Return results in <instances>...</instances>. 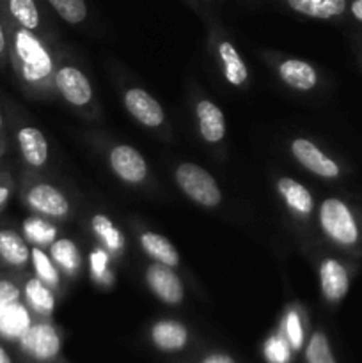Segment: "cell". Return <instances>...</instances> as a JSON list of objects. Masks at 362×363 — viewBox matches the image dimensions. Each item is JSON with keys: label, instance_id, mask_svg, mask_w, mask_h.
<instances>
[{"label": "cell", "instance_id": "8992f818", "mask_svg": "<svg viewBox=\"0 0 362 363\" xmlns=\"http://www.w3.org/2000/svg\"><path fill=\"white\" fill-rule=\"evenodd\" d=\"M146 282H148L153 294H156V298H160L163 303L177 305L183 301V282L169 266L160 264V262L149 266L146 269Z\"/></svg>", "mask_w": 362, "mask_h": 363}, {"label": "cell", "instance_id": "8d00e7d4", "mask_svg": "<svg viewBox=\"0 0 362 363\" xmlns=\"http://www.w3.org/2000/svg\"><path fill=\"white\" fill-rule=\"evenodd\" d=\"M7 199H9V190L6 186H0V206L6 204Z\"/></svg>", "mask_w": 362, "mask_h": 363}, {"label": "cell", "instance_id": "f35d334b", "mask_svg": "<svg viewBox=\"0 0 362 363\" xmlns=\"http://www.w3.org/2000/svg\"><path fill=\"white\" fill-rule=\"evenodd\" d=\"M358 55H361V62H362V41H361V48H358Z\"/></svg>", "mask_w": 362, "mask_h": 363}, {"label": "cell", "instance_id": "7a4b0ae2", "mask_svg": "<svg viewBox=\"0 0 362 363\" xmlns=\"http://www.w3.org/2000/svg\"><path fill=\"white\" fill-rule=\"evenodd\" d=\"M14 53H16L20 73L31 84H38L52 73V59L43 43L27 28H14Z\"/></svg>", "mask_w": 362, "mask_h": 363}, {"label": "cell", "instance_id": "ba28073f", "mask_svg": "<svg viewBox=\"0 0 362 363\" xmlns=\"http://www.w3.org/2000/svg\"><path fill=\"white\" fill-rule=\"evenodd\" d=\"M21 350L27 354L34 357L35 360H50L57 357L60 351V339L53 326L45 325H31L27 332L20 337Z\"/></svg>", "mask_w": 362, "mask_h": 363}, {"label": "cell", "instance_id": "836d02e7", "mask_svg": "<svg viewBox=\"0 0 362 363\" xmlns=\"http://www.w3.org/2000/svg\"><path fill=\"white\" fill-rule=\"evenodd\" d=\"M346 16H350L355 23L362 25V0H348Z\"/></svg>", "mask_w": 362, "mask_h": 363}, {"label": "cell", "instance_id": "5b68a950", "mask_svg": "<svg viewBox=\"0 0 362 363\" xmlns=\"http://www.w3.org/2000/svg\"><path fill=\"white\" fill-rule=\"evenodd\" d=\"M291 152L305 170L322 177V179H339L343 176L341 163L327 155L323 149H319L309 138H295L291 142Z\"/></svg>", "mask_w": 362, "mask_h": 363}, {"label": "cell", "instance_id": "44dd1931", "mask_svg": "<svg viewBox=\"0 0 362 363\" xmlns=\"http://www.w3.org/2000/svg\"><path fill=\"white\" fill-rule=\"evenodd\" d=\"M0 257L7 264L21 268L28 262L31 250L20 234L11 229H2L0 230Z\"/></svg>", "mask_w": 362, "mask_h": 363}, {"label": "cell", "instance_id": "4dcf8cb0", "mask_svg": "<svg viewBox=\"0 0 362 363\" xmlns=\"http://www.w3.org/2000/svg\"><path fill=\"white\" fill-rule=\"evenodd\" d=\"M286 333L291 347L300 350L302 344H304V330H302L300 318H298V314L295 311H291L286 318Z\"/></svg>", "mask_w": 362, "mask_h": 363}, {"label": "cell", "instance_id": "e0dca14e", "mask_svg": "<svg viewBox=\"0 0 362 363\" xmlns=\"http://www.w3.org/2000/svg\"><path fill=\"white\" fill-rule=\"evenodd\" d=\"M219 57L224 67V77L233 87H240L248 80V69L241 59L240 52L227 39L219 43Z\"/></svg>", "mask_w": 362, "mask_h": 363}, {"label": "cell", "instance_id": "d4e9b609", "mask_svg": "<svg viewBox=\"0 0 362 363\" xmlns=\"http://www.w3.org/2000/svg\"><path fill=\"white\" fill-rule=\"evenodd\" d=\"M46 2L55 11L57 16L70 25L84 23L89 14L85 0H46Z\"/></svg>", "mask_w": 362, "mask_h": 363}, {"label": "cell", "instance_id": "277c9868", "mask_svg": "<svg viewBox=\"0 0 362 363\" xmlns=\"http://www.w3.org/2000/svg\"><path fill=\"white\" fill-rule=\"evenodd\" d=\"M353 262L325 257L319 262V291L329 303L337 305L346 298L353 277Z\"/></svg>", "mask_w": 362, "mask_h": 363}, {"label": "cell", "instance_id": "d6986e66", "mask_svg": "<svg viewBox=\"0 0 362 363\" xmlns=\"http://www.w3.org/2000/svg\"><path fill=\"white\" fill-rule=\"evenodd\" d=\"M28 326H31V318L27 308L18 301L0 311V335L4 339H20Z\"/></svg>", "mask_w": 362, "mask_h": 363}, {"label": "cell", "instance_id": "ffe728a7", "mask_svg": "<svg viewBox=\"0 0 362 363\" xmlns=\"http://www.w3.org/2000/svg\"><path fill=\"white\" fill-rule=\"evenodd\" d=\"M153 342L162 351L183 350L188 340L187 328L176 321H160L151 330Z\"/></svg>", "mask_w": 362, "mask_h": 363}, {"label": "cell", "instance_id": "7c38bea8", "mask_svg": "<svg viewBox=\"0 0 362 363\" xmlns=\"http://www.w3.org/2000/svg\"><path fill=\"white\" fill-rule=\"evenodd\" d=\"M199 121V133L208 144H219L226 137V117L224 112L209 99H201L195 106Z\"/></svg>", "mask_w": 362, "mask_h": 363}, {"label": "cell", "instance_id": "cb8c5ba5", "mask_svg": "<svg viewBox=\"0 0 362 363\" xmlns=\"http://www.w3.org/2000/svg\"><path fill=\"white\" fill-rule=\"evenodd\" d=\"M52 259L55 264H59L60 268L66 269L67 273H77L78 268L82 264L80 252H78L77 245L73 243L67 238H60L52 243Z\"/></svg>", "mask_w": 362, "mask_h": 363}, {"label": "cell", "instance_id": "52a82bcc", "mask_svg": "<svg viewBox=\"0 0 362 363\" xmlns=\"http://www.w3.org/2000/svg\"><path fill=\"white\" fill-rule=\"evenodd\" d=\"M109 162L117 177L130 184H138L148 177V163L144 156L131 145H116L112 147Z\"/></svg>", "mask_w": 362, "mask_h": 363}, {"label": "cell", "instance_id": "4316f807", "mask_svg": "<svg viewBox=\"0 0 362 363\" xmlns=\"http://www.w3.org/2000/svg\"><path fill=\"white\" fill-rule=\"evenodd\" d=\"M31 259H32V266H34L35 275H38L39 280H43L46 286H59V272H57L52 259H50L41 248L39 247L32 248Z\"/></svg>", "mask_w": 362, "mask_h": 363}, {"label": "cell", "instance_id": "2e32d148", "mask_svg": "<svg viewBox=\"0 0 362 363\" xmlns=\"http://www.w3.org/2000/svg\"><path fill=\"white\" fill-rule=\"evenodd\" d=\"M277 191L284 199V202L298 215L309 216L314 211L312 194L298 181L291 179V177H279L277 179Z\"/></svg>", "mask_w": 362, "mask_h": 363}, {"label": "cell", "instance_id": "3957f363", "mask_svg": "<svg viewBox=\"0 0 362 363\" xmlns=\"http://www.w3.org/2000/svg\"><path fill=\"white\" fill-rule=\"evenodd\" d=\"M174 179L180 190L204 208H216L222 202V191L215 177L197 163H181L174 172Z\"/></svg>", "mask_w": 362, "mask_h": 363}, {"label": "cell", "instance_id": "30bf717a", "mask_svg": "<svg viewBox=\"0 0 362 363\" xmlns=\"http://www.w3.org/2000/svg\"><path fill=\"white\" fill-rule=\"evenodd\" d=\"M124 106L135 121L148 128H156L165 121L162 105L144 89L131 87L124 92Z\"/></svg>", "mask_w": 362, "mask_h": 363}, {"label": "cell", "instance_id": "e575fe53", "mask_svg": "<svg viewBox=\"0 0 362 363\" xmlns=\"http://www.w3.org/2000/svg\"><path fill=\"white\" fill-rule=\"evenodd\" d=\"M202 363H234L233 358H229L227 354H209Z\"/></svg>", "mask_w": 362, "mask_h": 363}, {"label": "cell", "instance_id": "603a6c76", "mask_svg": "<svg viewBox=\"0 0 362 363\" xmlns=\"http://www.w3.org/2000/svg\"><path fill=\"white\" fill-rule=\"evenodd\" d=\"M25 298L34 311L41 314H52L55 308V298L43 280L31 279L25 284Z\"/></svg>", "mask_w": 362, "mask_h": 363}, {"label": "cell", "instance_id": "5bb4252c", "mask_svg": "<svg viewBox=\"0 0 362 363\" xmlns=\"http://www.w3.org/2000/svg\"><path fill=\"white\" fill-rule=\"evenodd\" d=\"M287 7L314 20H339L346 16L348 0H286Z\"/></svg>", "mask_w": 362, "mask_h": 363}, {"label": "cell", "instance_id": "f1b7e54d", "mask_svg": "<svg viewBox=\"0 0 362 363\" xmlns=\"http://www.w3.org/2000/svg\"><path fill=\"white\" fill-rule=\"evenodd\" d=\"M23 233L28 240L39 245L53 243L57 236L55 227L41 218H28L27 222L23 223Z\"/></svg>", "mask_w": 362, "mask_h": 363}, {"label": "cell", "instance_id": "9a60e30c", "mask_svg": "<svg viewBox=\"0 0 362 363\" xmlns=\"http://www.w3.org/2000/svg\"><path fill=\"white\" fill-rule=\"evenodd\" d=\"M18 145L25 162L31 167H43L48 160V142L41 130L34 126H23L18 131Z\"/></svg>", "mask_w": 362, "mask_h": 363}, {"label": "cell", "instance_id": "d6a6232c", "mask_svg": "<svg viewBox=\"0 0 362 363\" xmlns=\"http://www.w3.org/2000/svg\"><path fill=\"white\" fill-rule=\"evenodd\" d=\"M106 262H109V257H106L105 252L94 250L91 254V269L92 275L96 279H102V277L106 275Z\"/></svg>", "mask_w": 362, "mask_h": 363}, {"label": "cell", "instance_id": "7402d4cb", "mask_svg": "<svg viewBox=\"0 0 362 363\" xmlns=\"http://www.w3.org/2000/svg\"><path fill=\"white\" fill-rule=\"evenodd\" d=\"M6 7L18 27L31 32H35L41 27V13L35 0H6Z\"/></svg>", "mask_w": 362, "mask_h": 363}, {"label": "cell", "instance_id": "d590c367", "mask_svg": "<svg viewBox=\"0 0 362 363\" xmlns=\"http://www.w3.org/2000/svg\"><path fill=\"white\" fill-rule=\"evenodd\" d=\"M6 48H7V38H6V30H4L2 20H0V55L6 53Z\"/></svg>", "mask_w": 362, "mask_h": 363}, {"label": "cell", "instance_id": "ab89813d", "mask_svg": "<svg viewBox=\"0 0 362 363\" xmlns=\"http://www.w3.org/2000/svg\"><path fill=\"white\" fill-rule=\"evenodd\" d=\"M2 124H4V119H2V113H0V131H2Z\"/></svg>", "mask_w": 362, "mask_h": 363}, {"label": "cell", "instance_id": "f546056e", "mask_svg": "<svg viewBox=\"0 0 362 363\" xmlns=\"http://www.w3.org/2000/svg\"><path fill=\"white\" fill-rule=\"evenodd\" d=\"M265 354L272 363H287L290 362V347L280 337H273L266 342Z\"/></svg>", "mask_w": 362, "mask_h": 363}, {"label": "cell", "instance_id": "4fadbf2b", "mask_svg": "<svg viewBox=\"0 0 362 363\" xmlns=\"http://www.w3.org/2000/svg\"><path fill=\"white\" fill-rule=\"evenodd\" d=\"M279 77L287 87L295 91L309 92L318 85V71L312 64L300 59H287L279 64Z\"/></svg>", "mask_w": 362, "mask_h": 363}, {"label": "cell", "instance_id": "1f68e13d", "mask_svg": "<svg viewBox=\"0 0 362 363\" xmlns=\"http://www.w3.org/2000/svg\"><path fill=\"white\" fill-rule=\"evenodd\" d=\"M20 287L11 280H0V311L20 300Z\"/></svg>", "mask_w": 362, "mask_h": 363}, {"label": "cell", "instance_id": "ac0fdd59", "mask_svg": "<svg viewBox=\"0 0 362 363\" xmlns=\"http://www.w3.org/2000/svg\"><path fill=\"white\" fill-rule=\"evenodd\" d=\"M141 245L153 261L169 266V268L180 266V254H177L176 247L165 236H162V234L142 233Z\"/></svg>", "mask_w": 362, "mask_h": 363}, {"label": "cell", "instance_id": "74e56055", "mask_svg": "<svg viewBox=\"0 0 362 363\" xmlns=\"http://www.w3.org/2000/svg\"><path fill=\"white\" fill-rule=\"evenodd\" d=\"M0 363H11L9 354L6 353V350H4V347H0Z\"/></svg>", "mask_w": 362, "mask_h": 363}, {"label": "cell", "instance_id": "484cf974", "mask_svg": "<svg viewBox=\"0 0 362 363\" xmlns=\"http://www.w3.org/2000/svg\"><path fill=\"white\" fill-rule=\"evenodd\" d=\"M91 225L92 230L106 245V248H110L114 252H119L123 248V236H121V233L116 229V225H114V222L109 216L94 215L91 220Z\"/></svg>", "mask_w": 362, "mask_h": 363}, {"label": "cell", "instance_id": "83f0119b", "mask_svg": "<svg viewBox=\"0 0 362 363\" xmlns=\"http://www.w3.org/2000/svg\"><path fill=\"white\" fill-rule=\"evenodd\" d=\"M305 358H307V363H336L332 350H330L329 339H327L325 333H312L311 340H309L307 351H305Z\"/></svg>", "mask_w": 362, "mask_h": 363}, {"label": "cell", "instance_id": "9c48e42d", "mask_svg": "<svg viewBox=\"0 0 362 363\" xmlns=\"http://www.w3.org/2000/svg\"><path fill=\"white\" fill-rule=\"evenodd\" d=\"M55 87L60 96L73 106H85L92 99L91 82L75 66H64L57 69Z\"/></svg>", "mask_w": 362, "mask_h": 363}, {"label": "cell", "instance_id": "8fae6325", "mask_svg": "<svg viewBox=\"0 0 362 363\" xmlns=\"http://www.w3.org/2000/svg\"><path fill=\"white\" fill-rule=\"evenodd\" d=\"M27 204L34 211L41 213V215L55 216V218H60V216L67 215V211H70V202H67V199L55 186L46 183L34 184L28 190Z\"/></svg>", "mask_w": 362, "mask_h": 363}, {"label": "cell", "instance_id": "6da1fadb", "mask_svg": "<svg viewBox=\"0 0 362 363\" xmlns=\"http://www.w3.org/2000/svg\"><path fill=\"white\" fill-rule=\"evenodd\" d=\"M319 229L336 248L362 257V208L343 197H327L318 209Z\"/></svg>", "mask_w": 362, "mask_h": 363}]
</instances>
